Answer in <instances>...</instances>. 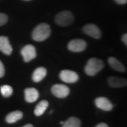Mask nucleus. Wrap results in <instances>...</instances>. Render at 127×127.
Masks as SVG:
<instances>
[{
  "mask_svg": "<svg viewBox=\"0 0 127 127\" xmlns=\"http://www.w3.org/2000/svg\"><path fill=\"white\" fill-rule=\"evenodd\" d=\"M51 34L50 26L46 23L37 25L32 32V38L37 42H42L47 40Z\"/></svg>",
  "mask_w": 127,
  "mask_h": 127,
  "instance_id": "1",
  "label": "nucleus"
},
{
  "mask_svg": "<svg viewBox=\"0 0 127 127\" xmlns=\"http://www.w3.org/2000/svg\"><path fill=\"white\" fill-rule=\"evenodd\" d=\"M104 62L100 59L93 57L88 61L84 71L88 76H93L104 68Z\"/></svg>",
  "mask_w": 127,
  "mask_h": 127,
  "instance_id": "2",
  "label": "nucleus"
},
{
  "mask_svg": "<svg viewBox=\"0 0 127 127\" xmlns=\"http://www.w3.org/2000/svg\"><path fill=\"white\" fill-rule=\"evenodd\" d=\"M55 21L60 26H68L73 23L74 16L71 11H63L55 16Z\"/></svg>",
  "mask_w": 127,
  "mask_h": 127,
  "instance_id": "3",
  "label": "nucleus"
},
{
  "mask_svg": "<svg viewBox=\"0 0 127 127\" xmlns=\"http://www.w3.org/2000/svg\"><path fill=\"white\" fill-rule=\"evenodd\" d=\"M59 78L62 81L68 83H73L78 81L79 76L78 73L71 70H63L59 73Z\"/></svg>",
  "mask_w": 127,
  "mask_h": 127,
  "instance_id": "4",
  "label": "nucleus"
},
{
  "mask_svg": "<svg viewBox=\"0 0 127 127\" xmlns=\"http://www.w3.org/2000/svg\"><path fill=\"white\" fill-rule=\"evenodd\" d=\"M52 93L58 98H65L70 93L68 86L63 84H55L52 87Z\"/></svg>",
  "mask_w": 127,
  "mask_h": 127,
  "instance_id": "5",
  "label": "nucleus"
},
{
  "mask_svg": "<svg viewBox=\"0 0 127 127\" xmlns=\"http://www.w3.org/2000/svg\"><path fill=\"white\" fill-rule=\"evenodd\" d=\"M21 55L25 62H30L36 57V50L35 47L32 45H26L21 50Z\"/></svg>",
  "mask_w": 127,
  "mask_h": 127,
  "instance_id": "6",
  "label": "nucleus"
},
{
  "mask_svg": "<svg viewBox=\"0 0 127 127\" xmlns=\"http://www.w3.org/2000/svg\"><path fill=\"white\" fill-rule=\"evenodd\" d=\"M86 42L82 39H74L68 44V49L73 52H81L86 49Z\"/></svg>",
  "mask_w": 127,
  "mask_h": 127,
  "instance_id": "7",
  "label": "nucleus"
},
{
  "mask_svg": "<svg viewBox=\"0 0 127 127\" xmlns=\"http://www.w3.org/2000/svg\"><path fill=\"white\" fill-rule=\"evenodd\" d=\"M83 30L86 34L94 39H100L102 36V33L100 28L95 24L93 23L87 24L83 28Z\"/></svg>",
  "mask_w": 127,
  "mask_h": 127,
  "instance_id": "8",
  "label": "nucleus"
},
{
  "mask_svg": "<svg viewBox=\"0 0 127 127\" xmlns=\"http://www.w3.org/2000/svg\"><path fill=\"white\" fill-rule=\"evenodd\" d=\"M95 104L96 107L103 111L109 112L113 109V104L107 97H99L95 100Z\"/></svg>",
  "mask_w": 127,
  "mask_h": 127,
  "instance_id": "9",
  "label": "nucleus"
},
{
  "mask_svg": "<svg viewBox=\"0 0 127 127\" xmlns=\"http://www.w3.org/2000/svg\"><path fill=\"white\" fill-rule=\"evenodd\" d=\"M0 51L6 55H11L13 48L9 42L8 37L0 36Z\"/></svg>",
  "mask_w": 127,
  "mask_h": 127,
  "instance_id": "10",
  "label": "nucleus"
},
{
  "mask_svg": "<svg viewBox=\"0 0 127 127\" xmlns=\"http://www.w3.org/2000/svg\"><path fill=\"white\" fill-rule=\"evenodd\" d=\"M24 93H25V100L29 103H32L35 102L39 97V93L37 90L34 88H26L24 91Z\"/></svg>",
  "mask_w": 127,
  "mask_h": 127,
  "instance_id": "11",
  "label": "nucleus"
},
{
  "mask_svg": "<svg viewBox=\"0 0 127 127\" xmlns=\"http://www.w3.org/2000/svg\"><path fill=\"white\" fill-rule=\"evenodd\" d=\"M108 63L111 68L118 72H125L126 68L120 61L114 57H110L108 59Z\"/></svg>",
  "mask_w": 127,
  "mask_h": 127,
  "instance_id": "12",
  "label": "nucleus"
},
{
  "mask_svg": "<svg viewBox=\"0 0 127 127\" xmlns=\"http://www.w3.org/2000/svg\"><path fill=\"white\" fill-rule=\"evenodd\" d=\"M108 83L109 86L112 88H122L127 86V81L125 78L120 77L111 76L108 78Z\"/></svg>",
  "mask_w": 127,
  "mask_h": 127,
  "instance_id": "13",
  "label": "nucleus"
},
{
  "mask_svg": "<svg viewBox=\"0 0 127 127\" xmlns=\"http://www.w3.org/2000/svg\"><path fill=\"white\" fill-rule=\"evenodd\" d=\"M23 112L21 111L16 110V111H14V112H11L8 114L5 118V120L9 124H14V123H16V122L21 120L23 118Z\"/></svg>",
  "mask_w": 127,
  "mask_h": 127,
  "instance_id": "14",
  "label": "nucleus"
},
{
  "mask_svg": "<svg viewBox=\"0 0 127 127\" xmlns=\"http://www.w3.org/2000/svg\"><path fill=\"white\" fill-rule=\"evenodd\" d=\"M47 75V69L44 67H38L32 73V78L34 82H40L42 81Z\"/></svg>",
  "mask_w": 127,
  "mask_h": 127,
  "instance_id": "15",
  "label": "nucleus"
},
{
  "mask_svg": "<svg viewBox=\"0 0 127 127\" xmlns=\"http://www.w3.org/2000/svg\"><path fill=\"white\" fill-rule=\"evenodd\" d=\"M48 106H49V102L47 100H42L36 105L34 110V114L37 117H40L45 113Z\"/></svg>",
  "mask_w": 127,
  "mask_h": 127,
  "instance_id": "16",
  "label": "nucleus"
},
{
  "mask_svg": "<svg viewBox=\"0 0 127 127\" xmlns=\"http://www.w3.org/2000/svg\"><path fill=\"white\" fill-rule=\"evenodd\" d=\"M81 121L76 117H70L62 124V127H81Z\"/></svg>",
  "mask_w": 127,
  "mask_h": 127,
  "instance_id": "17",
  "label": "nucleus"
},
{
  "mask_svg": "<svg viewBox=\"0 0 127 127\" xmlns=\"http://www.w3.org/2000/svg\"><path fill=\"white\" fill-rule=\"evenodd\" d=\"M0 91L2 96H4V97H9L13 94V88L9 85L2 86L0 88Z\"/></svg>",
  "mask_w": 127,
  "mask_h": 127,
  "instance_id": "18",
  "label": "nucleus"
},
{
  "mask_svg": "<svg viewBox=\"0 0 127 127\" xmlns=\"http://www.w3.org/2000/svg\"><path fill=\"white\" fill-rule=\"evenodd\" d=\"M8 21V16L4 13H0V26L5 25Z\"/></svg>",
  "mask_w": 127,
  "mask_h": 127,
  "instance_id": "19",
  "label": "nucleus"
},
{
  "mask_svg": "<svg viewBox=\"0 0 127 127\" xmlns=\"http://www.w3.org/2000/svg\"><path fill=\"white\" fill-rule=\"evenodd\" d=\"M4 73H5L4 66V65H3L2 62L0 61V78L3 77V76H4Z\"/></svg>",
  "mask_w": 127,
  "mask_h": 127,
  "instance_id": "20",
  "label": "nucleus"
},
{
  "mask_svg": "<svg viewBox=\"0 0 127 127\" xmlns=\"http://www.w3.org/2000/svg\"><path fill=\"white\" fill-rule=\"evenodd\" d=\"M122 42L125 44V45H127V34L125 33L122 35Z\"/></svg>",
  "mask_w": 127,
  "mask_h": 127,
  "instance_id": "21",
  "label": "nucleus"
},
{
  "mask_svg": "<svg viewBox=\"0 0 127 127\" xmlns=\"http://www.w3.org/2000/svg\"><path fill=\"white\" fill-rule=\"evenodd\" d=\"M119 4H127V0H114Z\"/></svg>",
  "mask_w": 127,
  "mask_h": 127,
  "instance_id": "22",
  "label": "nucleus"
},
{
  "mask_svg": "<svg viewBox=\"0 0 127 127\" xmlns=\"http://www.w3.org/2000/svg\"><path fill=\"white\" fill-rule=\"evenodd\" d=\"M95 127H108V126L105 123H100V124H98L97 125H96Z\"/></svg>",
  "mask_w": 127,
  "mask_h": 127,
  "instance_id": "23",
  "label": "nucleus"
},
{
  "mask_svg": "<svg viewBox=\"0 0 127 127\" xmlns=\"http://www.w3.org/2000/svg\"><path fill=\"white\" fill-rule=\"evenodd\" d=\"M23 127H33V126L32 124H26V125L23 126Z\"/></svg>",
  "mask_w": 127,
  "mask_h": 127,
  "instance_id": "24",
  "label": "nucleus"
},
{
  "mask_svg": "<svg viewBox=\"0 0 127 127\" xmlns=\"http://www.w3.org/2000/svg\"><path fill=\"white\" fill-rule=\"evenodd\" d=\"M63 122H60V124H63Z\"/></svg>",
  "mask_w": 127,
  "mask_h": 127,
  "instance_id": "25",
  "label": "nucleus"
},
{
  "mask_svg": "<svg viewBox=\"0 0 127 127\" xmlns=\"http://www.w3.org/2000/svg\"><path fill=\"white\" fill-rule=\"evenodd\" d=\"M24 1H31V0H24Z\"/></svg>",
  "mask_w": 127,
  "mask_h": 127,
  "instance_id": "26",
  "label": "nucleus"
}]
</instances>
